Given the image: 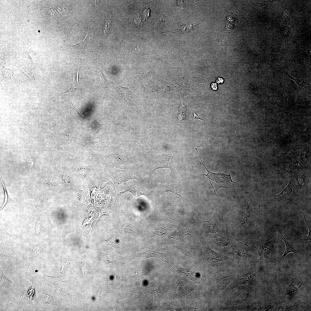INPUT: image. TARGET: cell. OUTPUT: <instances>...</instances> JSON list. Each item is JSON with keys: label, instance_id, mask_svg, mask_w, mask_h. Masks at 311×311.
Listing matches in <instances>:
<instances>
[{"label": "cell", "instance_id": "6da1fadb", "mask_svg": "<svg viewBox=\"0 0 311 311\" xmlns=\"http://www.w3.org/2000/svg\"><path fill=\"white\" fill-rule=\"evenodd\" d=\"M277 239L275 238L266 242H260L255 245L260 259L266 261L270 259L275 253Z\"/></svg>", "mask_w": 311, "mask_h": 311}, {"label": "cell", "instance_id": "7a4b0ae2", "mask_svg": "<svg viewBox=\"0 0 311 311\" xmlns=\"http://www.w3.org/2000/svg\"><path fill=\"white\" fill-rule=\"evenodd\" d=\"M197 152L198 153V155L199 156L200 159L202 162V164L203 165L204 167L206 169L207 173V174H200L198 175H200L201 176H205L207 177L209 179L210 183L213 189L214 190L215 192V195H217L213 187L212 184L210 180H212L215 182H216L217 183L219 184V183H227L230 181L231 182L235 183L233 181L231 178V177L230 174L227 175L223 173H216L212 172L210 170H208L207 167H206V166L203 164L202 161L201 159V158L199 155L197 149L196 148H195Z\"/></svg>", "mask_w": 311, "mask_h": 311}, {"label": "cell", "instance_id": "3957f363", "mask_svg": "<svg viewBox=\"0 0 311 311\" xmlns=\"http://www.w3.org/2000/svg\"><path fill=\"white\" fill-rule=\"evenodd\" d=\"M254 206L251 201L244 200L241 207L240 213V218L242 224L247 223L252 219L254 216Z\"/></svg>", "mask_w": 311, "mask_h": 311}, {"label": "cell", "instance_id": "277c9868", "mask_svg": "<svg viewBox=\"0 0 311 311\" xmlns=\"http://www.w3.org/2000/svg\"><path fill=\"white\" fill-rule=\"evenodd\" d=\"M278 233L279 236L285 242V251L280 261H283L286 256L288 253L291 252H293L297 254H301V253L300 251L295 250L293 248L292 245L289 244L287 240L284 237L283 234L279 230H278Z\"/></svg>", "mask_w": 311, "mask_h": 311}, {"label": "cell", "instance_id": "5b68a950", "mask_svg": "<svg viewBox=\"0 0 311 311\" xmlns=\"http://www.w3.org/2000/svg\"><path fill=\"white\" fill-rule=\"evenodd\" d=\"M293 179L289 183L287 186L279 194L276 196L275 200L280 201L287 199L292 192L293 189Z\"/></svg>", "mask_w": 311, "mask_h": 311}, {"label": "cell", "instance_id": "8992f818", "mask_svg": "<svg viewBox=\"0 0 311 311\" xmlns=\"http://www.w3.org/2000/svg\"><path fill=\"white\" fill-rule=\"evenodd\" d=\"M165 192H170L180 196L182 199H183L181 196V191L180 187L177 185H168L164 189Z\"/></svg>", "mask_w": 311, "mask_h": 311}, {"label": "cell", "instance_id": "52a82bcc", "mask_svg": "<svg viewBox=\"0 0 311 311\" xmlns=\"http://www.w3.org/2000/svg\"><path fill=\"white\" fill-rule=\"evenodd\" d=\"M107 123L105 124H100L97 122L96 120H95L93 121L91 124V127L93 131L94 132V134H96L100 129L105 128L104 126Z\"/></svg>", "mask_w": 311, "mask_h": 311}, {"label": "cell", "instance_id": "ba28073f", "mask_svg": "<svg viewBox=\"0 0 311 311\" xmlns=\"http://www.w3.org/2000/svg\"><path fill=\"white\" fill-rule=\"evenodd\" d=\"M294 175V180L297 185L301 186L303 185L305 183V179L302 175L299 173H296Z\"/></svg>", "mask_w": 311, "mask_h": 311}, {"label": "cell", "instance_id": "9c48e42d", "mask_svg": "<svg viewBox=\"0 0 311 311\" xmlns=\"http://www.w3.org/2000/svg\"><path fill=\"white\" fill-rule=\"evenodd\" d=\"M123 230L125 233L128 235L132 236L134 234L133 228L130 224L126 223L124 224L123 227Z\"/></svg>", "mask_w": 311, "mask_h": 311}, {"label": "cell", "instance_id": "30bf717a", "mask_svg": "<svg viewBox=\"0 0 311 311\" xmlns=\"http://www.w3.org/2000/svg\"><path fill=\"white\" fill-rule=\"evenodd\" d=\"M304 217L305 223L309 229L308 235V236L307 237H306V238H305L304 239H302L299 240L304 241L307 240L311 241V222L310 221L306 219L305 216H304Z\"/></svg>", "mask_w": 311, "mask_h": 311}, {"label": "cell", "instance_id": "8fae6325", "mask_svg": "<svg viewBox=\"0 0 311 311\" xmlns=\"http://www.w3.org/2000/svg\"><path fill=\"white\" fill-rule=\"evenodd\" d=\"M34 162L31 159H29L28 160V164L29 168H31L33 165Z\"/></svg>", "mask_w": 311, "mask_h": 311}, {"label": "cell", "instance_id": "7c38bea8", "mask_svg": "<svg viewBox=\"0 0 311 311\" xmlns=\"http://www.w3.org/2000/svg\"><path fill=\"white\" fill-rule=\"evenodd\" d=\"M211 87L213 90H217V84L215 83H212L211 85Z\"/></svg>", "mask_w": 311, "mask_h": 311}, {"label": "cell", "instance_id": "4fadbf2b", "mask_svg": "<svg viewBox=\"0 0 311 311\" xmlns=\"http://www.w3.org/2000/svg\"><path fill=\"white\" fill-rule=\"evenodd\" d=\"M191 109H192V111H193V113H194V117H193V119H199V120H200L201 121H203V119L201 117H200L199 116H198L194 112V111L193 109L192 108H191Z\"/></svg>", "mask_w": 311, "mask_h": 311}, {"label": "cell", "instance_id": "5bb4252c", "mask_svg": "<svg viewBox=\"0 0 311 311\" xmlns=\"http://www.w3.org/2000/svg\"><path fill=\"white\" fill-rule=\"evenodd\" d=\"M223 79L221 77H217L216 78V82L218 83H222L223 81Z\"/></svg>", "mask_w": 311, "mask_h": 311}]
</instances>
